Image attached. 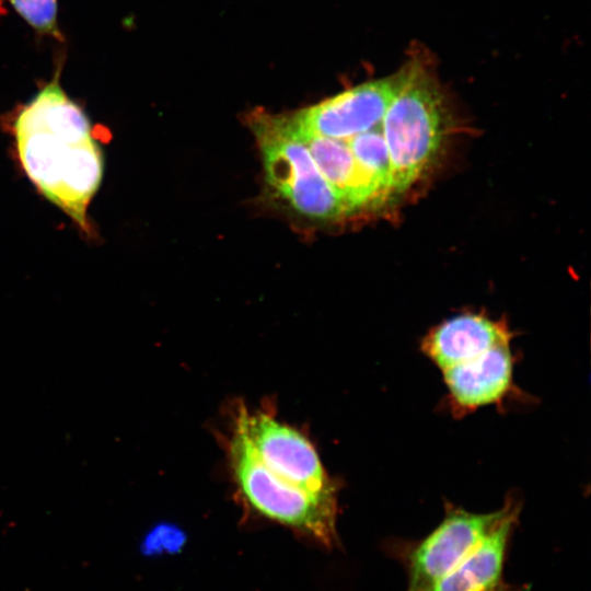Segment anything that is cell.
<instances>
[{
    "instance_id": "14",
    "label": "cell",
    "mask_w": 591,
    "mask_h": 591,
    "mask_svg": "<svg viewBox=\"0 0 591 591\" xmlns=\"http://www.w3.org/2000/svg\"><path fill=\"white\" fill-rule=\"evenodd\" d=\"M186 542L185 533L176 525L159 523L144 533L139 551L146 557L177 553Z\"/></svg>"
},
{
    "instance_id": "13",
    "label": "cell",
    "mask_w": 591,
    "mask_h": 591,
    "mask_svg": "<svg viewBox=\"0 0 591 591\" xmlns=\"http://www.w3.org/2000/svg\"><path fill=\"white\" fill-rule=\"evenodd\" d=\"M37 34L63 40L58 24L57 0H7Z\"/></svg>"
},
{
    "instance_id": "6",
    "label": "cell",
    "mask_w": 591,
    "mask_h": 591,
    "mask_svg": "<svg viewBox=\"0 0 591 591\" xmlns=\"http://www.w3.org/2000/svg\"><path fill=\"white\" fill-rule=\"evenodd\" d=\"M246 436L259 461L286 482L315 494L337 493L311 441L266 410L248 413L242 404Z\"/></svg>"
},
{
    "instance_id": "8",
    "label": "cell",
    "mask_w": 591,
    "mask_h": 591,
    "mask_svg": "<svg viewBox=\"0 0 591 591\" xmlns=\"http://www.w3.org/2000/svg\"><path fill=\"white\" fill-rule=\"evenodd\" d=\"M514 363L509 343L441 370L450 414L462 418L482 407L502 406L508 398L528 396L514 382Z\"/></svg>"
},
{
    "instance_id": "10",
    "label": "cell",
    "mask_w": 591,
    "mask_h": 591,
    "mask_svg": "<svg viewBox=\"0 0 591 591\" xmlns=\"http://www.w3.org/2000/svg\"><path fill=\"white\" fill-rule=\"evenodd\" d=\"M512 339L513 333L505 320L464 313L428 332L420 343V350L441 371Z\"/></svg>"
},
{
    "instance_id": "7",
    "label": "cell",
    "mask_w": 591,
    "mask_h": 591,
    "mask_svg": "<svg viewBox=\"0 0 591 591\" xmlns=\"http://www.w3.org/2000/svg\"><path fill=\"white\" fill-rule=\"evenodd\" d=\"M405 67L398 72L354 86L293 114L298 127L316 136L348 140L382 123L401 88Z\"/></svg>"
},
{
    "instance_id": "9",
    "label": "cell",
    "mask_w": 591,
    "mask_h": 591,
    "mask_svg": "<svg viewBox=\"0 0 591 591\" xmlns=\"http://www.w3.org/2000/svg\"><path fill=\"white\" fill-rule=\"evenodd\" d=\"M506 511L483 540L427 591H506L503 564L511 534L518 524L520 500L506 498Z\"/></svg>"
},
{
    "instance_id": "5",
    "label": "cell",
    "mask_w": 591,
    "mask_h": 591,
    "mask_svg": "<svg viewBox=\"0 0 591 591\" xmlns=\"http://www.w3.org/2000/svg\"><path fill=\"white\" fill-rule=\"evenodd\" d=\"M467 511L445 502L442 521L406 553L407 591H427L450 572L493 529L506 511Z\"/></svg>"
},
{
    "instance_id": "4",
    "label": "cell",
    "mask_w": 591,
    "mask_h": 591,
    "mask_svg": "<svg viewBox=\"0 0 591 591\" xmlns=\"http://www.w3.org/2000/svg\"><path fill=\"white\" fill-rule=\"evenodd\" d=\"M268 183L296 210L316 219L349 211L320 173L292 115H252Z\"/></svg>"
},
{
    "instance_id": "3",
    "label": "cell",
    "mask_w": 591,
    "mask_h": 591,
    "mask_svg": "<svg viewBox=\"0 0 591 591\" xmlns=\"http://www.w3.org/2000/svg\"><path fill=\"white\" fill-rule=\"evenodd\" d=\"M391 164V194L403 193L429 167L444 134L442 92L431 72L414 60L382 119Z\"/></svg>"
},
{
    "instance_id": "11",
    "label": "cell",
    "mask_w": 591,
    "mask_h": 591,
    "mask_svg": "<svg viewBox=\"0 0 591 591\" xmlns=\"http://www.w3.org/2000/svg\"><path fill=\"white\" fill-rule=\"evenodd\" d=\"M299 130L320 173L349 210L384 196L359 166L346 141Z\"/></svg>"
},
{
    "instance_id": "1",
    "label": "cell",
    "mask_w": 591,
    "mask_h": 591,
    "mask_svg": "<svg viewBox=\"0 0 591 591\" xmlns=\"http://www.w3.org/2000/svg\"><path fill=\"white\" fill-rule=\"evenodd\" d=\"M61 65L49 82L3 120L23 174L88 236L89 206L104 174L107 130L94 126L60 83Z\"/></svg>"
},
{
    "instance_id": "2",
    "label": "cell",
    "mask_w": 591,
    "mask_h": 591,
    "mask_svg": "<svg viewBox=\"0 0 591 591\" xmlns=\"http://www.w3.org/2000/svg\"><path fill=\"white\" fill-rule=\"evenodd\" d=\"M228 440V459L242 498L258 514L308 535L326 547L336 543L337 497L301 489L270 472L245 432L242 404Z\"/></svg>"
},
{
    "instance_id": "12",
    "label": "cell",
    "mask_w": 591,
    "mask_h": 591,
    "mask_svg": "<svg viewBox=\"0 0 591 591\" xmlns=\"http://www.w3.org/2000/svg\"><path fill=\"white\" fill-rule=\"evenodd\" d=\"M381 124L345 141L359 166L386 196L391 194V164Z\"/></svg>"
}]
</instances>
